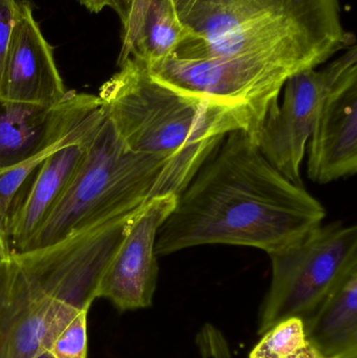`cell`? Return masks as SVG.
<instances>
[{
  "instance_id": "obj_1",
  "label": "cell",
  "mask_w": 357,
  "mask_h": 358,
  "mask_svg": "<svg viewBox=\"0 0 357 358\" xmlns=\"http://www.w3.org/2000/svg\"><path fill=\"white\" fill-rule=\"evenodd\" d=\"M324 206L278 171L243 130L231 132L190 182L157 234L168 256L210 244L247 246L266 254L323 224Z\"/></svg>"
},
{
  "instance_id": "obj_2",
  "label": "cell",
  "mask_w": 357,
  "mask_h": 358,
  "mask_svg": "<svg viewBox=\"0 0 357 358\" xmlns=\"http://www.w3.org/2000/svg\"><path fill=\"white\" fill-rule=\"evenodd\" d=\"M119 66L98 96L130 150L198 171L231 132L243 130L256 143L257 129L245 109L168 85L138 59Z\"/></svg>"
},
{
  "instance_id": "obj_3",
  "label": "cell",
  "mask_w": 357,
  "mask_h": 358,
  "mask_svg": "<svg viewBox=\"0 0 357 358\" xmlns=\"http://www.w3.org/2000/svg\"><path fill=\"white\" fill-rule=\"evenodd\" d=\"M196 172L177 162L130 150L106 115L64 195L22 252L56 243L159 196L178 195Z\"/></svg>"
},
{
  "instance_id": "obj_4",
  "label": "cell",
  "mask_w": 357,
  "mask_h": 358,
  "mask_svg": "<svg viewBox=\"0 0 357 358\" xmlns=\"http://www.w3.org/2000/svg\"><path fill=\"white\" fill-rule=\"evenodd\" d=\"M335 54L331 48L303 46L203 60L169 57L146 65L155 79L168 85L245 109L258 134L287 80L304 69L318 67Z\"/></svg>"
},
{
  "instance_id": "obj_5",
  "label": "cell",
  "mask_w": 357,
  "mask_h": 358,
  "mask_svg": "<svg viewBox=\"0 0 357 358\" xmlns=\"http://www.w3.org/2000/svg\"><path fill=\"white\" fill-rule=\"evenodd\" d=\"M268 256L272 281L258 313L259 336L284 320L307 319L357 267L356 225H320Z\"/></svg>"
},
{
  "instance_id": "obj_6",
  "label": "cell",
  "mask_w": 357,
  "mask_h": 358,
  "mask_svg": "<svg viewBox=\"0 0 357 358\" xmlns=\"http://www.w3.org/2000/svg\"><path fill=\"white\" fill-rule=\"evenodd\" d=\"M357 64L356 44L324 69H306L284 84L282 104L268 108L256 144L266 159L289 180L304 185L301 165L323 99L352 65Z\"/></svg>"
},
{
  "instance_id": "obj_7",
  "label": "cell",
  "mask_w": 357,
  "mask_h": 358,
  "mask_svg": "<svg viewBox=\"0 0 357 358\" xmlns=\"http://www.w3.org/2000/svg\"><path fill=\"white\" fill-rule=\"evenodd\" d=\"M177 196H159L142 208L99 284L98 299H106L119 311L152 306L159 280L157 234L175 208Z\"/></svg>"
},
{
  "instance_id": "obj_8",
  "label": "cell",
  "mask_w": 357,
  "mask_h": 358,
  "mask_svg": "<svg viewBox=\"0 0 357 358\" xmlns=\"http://www.w3.org/2000/svg\"><path fill=\"white\" fill-rule=\"evenodd\" d=\"M52 48L27 0H17L14 27L0 77V101L50 109L66 94Z\"/></svg>"
},
{
  "instance_id": "obj_9",
  "label": "cell",
  "mask_w": 357,
  "mask_h": 358,
  "mask_svg": "<svg viewBox=\"0 0 357 358\" xmlns=\"http://www.w3.org/2000/svg\"><path fill=\"white\" fill-rule=\"evenodd\" d=\"M308 178L333 182L357 172V64L333 84L321 103L309 138Z\"/></svg>"
},
{
  "instance_id": "obj_10",
  "label": "cell",
  "mask_w": 357,
  "mask_h": 358,
  "mask_svg": "<svg viewBox=\"0 0 357 358\" xmlns=\"http://www.w3.org/2000/svg\"><path fill=\"white\" fill-rule=\"evenodd\" d=\"M96 134L52 153L38 168L22 197L15 200L8 222L12 252H22L39 231L81 167Z\"/></svg>"
},
{
  "instance_id": "obj_11",
  "label": "cell",
  "mask_w": 357,
  "mask_h": 358,
  "mask_svg": "<svg viewBox=\"0 0 357 358\" xmlns=\"http://www.w3.org/2000/svg\"><path fill=\"white\" fill-rule=\"evenodd\" d=\"M96 96L71 90L54 108L0 101V171L8 169L43 148Z\"/></svg>"
},
{
  "instance_id": "obj_12",
  "label": "cell",
  "mask_w": 357,
  "mask_h": 358,
  "mask_svg": "<svg viewBox=\"0 0 357 358\" xmlns=\"http://www.w3.org/2000/svg\"><path fill=\"white\" fill-rule=\"evenodd\" d=\"M119 65L134 58L150 65L169 58L189 36L173 0H131L123 18Z\"/></svg>"
},
{
  "instance_id": "obj_13",
  "label": "cell",
  "mask_w": 357,
  "mask_h": 358,
  "mask_svg": "<svg viewBox=\"0 0 357 358\" xmlns=\"http://www.w3.org/2000/svg\"><path fill=\"white\" fill-rule=\"evenodd\" d=\"M303 323L321 358H357V267Z\"/></svg>"
},
{
  "instance_id": "obj_14",
  "label": "cell",
  "mask_w": 357,
  "mask_h": 358,
  "mask_svg": "<svg viewBox=\"0 0 357 358\" xmlns=\"http://www.w3.org/2000/svg\"><path fill=\"white\" fill-rule=\"evenodd\" d=\"M106 113L100 99H96L69 122L50 143L21 163L0 171V238L8 239V222L17 195L48 157L67 145L81 142L98 131Z\"/></svg>"
},
{
  "instance_id": "obj_15",
  "label": "cell",
  "mask_w": 357,
  "mask_h": 358,
  "mask_svg": "<svg viewBox=\"0 0 357 358\" xmlns=\"http://www.w3.org/2000/svg\"><path fill=\"white\" fill-rule=\"evenodd\" d=\"M260 336L249 358H321L299 317L284 320Z\"/></svg>"
},
{
  "instance_id": "obj_16",
  "label": "cell",
  "mask_w": 357,
  "mask_h": 358,
  "mask_svg": "<svg viewBox=\"0 0 357 358\" xmlns=\"http://www.w3.org/2000/svg\"><path fill=\"white\" fill-rule=\"evenodd\" d=\"M87 309L80 310L57 330L46 345L52 358H87Z\"/></svg>"
},
{
  "instance_id": "obj_17",
  "label": "cell",
  "mask_w": 357,
  "mask_h": 358,
  "mask_svg": "<svg viewBox=\"0 0 357 358\" xmlns=\"http://www.w3.org/2000/svg\"><path fill=\"white\" fill-rule=\"evenodd\" d=\"M17 0H0V77L14 27Z\"/></svg>"
},
{
  "instance_id": "obj_18",
  "label": "cell",
  "mask_w": 357,
  "mask_h": 358,
  "mask_svg": "<svg viewBox=\"0 0 357 358\" xmlns=\"http://www.w3.org/2000/svg\"><path fill=\"white\" fill-rule=\"evenodd\" d=\"M197 343L203 358H232L226 338L218 332L203 334Z\"/></svg>"
},
{
  "instance_id": "obj_19",
  "label": "cell",
  "mask_w": 357,
  "mask_h": 358,
  "mask_svg": "<svg viewBox=\"0 0 357 358\" xmlns=\"http://www.w3.org/2000/svg\"><path fill=\"white\" fill-rule=\"evenodd\" d=\"M12 258V250L6 240L0 238V271Z\"/></svg>"
},
{
  "instance_id": "obj_20",
  "label": "cell",
  "mask_w": 357,
  "mask_h": 358,
  "mask_svg": "<svg viewBox=\"0 0 357 358\" xmlns=\"http://www.w3.org/2000/svg\"><path fill=\"white\" fill-rule=\"evenodd\" d=\"M34 358H52V355L48 351H42L39 355H36Z\"/></svg>"
}]
</instances>
